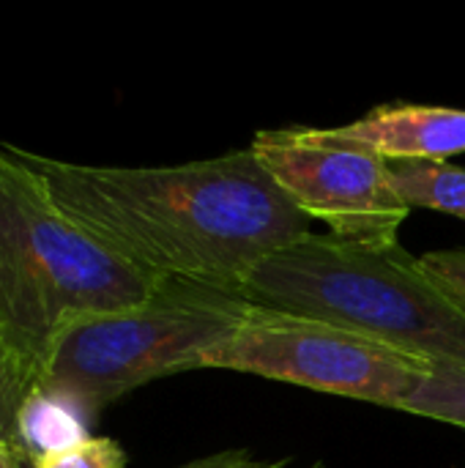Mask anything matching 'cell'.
<instances>
[{"label":"cell","mask_w":465,"mask_h":468,"mask_svg":"<svg viewBox=\"0 0 465 468\" xmlns=\"http://www.w3.org/2000/svg\"><path fill=\"white\" fill-rule=\"evenodd\" d=\"M55 206L129 263L241 293L271 252L310 233V219L252 148L173 167H107L11 145Z\"/></svg>","instance_id":"obj_1"},{"label":"cell","mask_w":465,"mask_h":468,"mask_svg":"<svg viewBox=\"0 0 465 468\" xmlns=\"http://www.w3.org/2000/svg\"><path fill=\"white\" fill-rule=\"evenodd\" d=\"M162 282L63 214L0 143V343L38 381L71 324L132 310Z\"/></svg>","instance_id":"obj_2"},{"label":"cell","mask_w":465,"mask_h":468,"mask_svg":"<svg viewBox=\"0 0 465 468\" xmlns=\"http://www.w3.org/2000/svg\"><path fill=\"white\" fill-rule=\"evenodd\" d=\"M249 302L343 324L386 346L465 370V310L408 250L307 233L255 266Z\"/></svg>","instance_id":"obj_3"},{"label":"cell","mask_w":465,"mask_h":468,"mask_svg":"<svg viewBox=\"0 0 465 468\" xmlns=\"http://www.w3.org/2000/svg\"><path fill=\"white\" fill-rule=\"evenodd\" d=\"M252 304L244 293L164 280L132 310L71 324L38 389L66 400L88 420L156 378L195 373V362L227 340Z\"/></svg>","instance_id":"obj_4"},{"label":"cell","mask_w":465,"mask_h":468,"mask_svg":"<svg viewBox=\"0 0 465 468\" xmlns=\"http://www.w3.org/2000/svg\"><path fill=\"white\" fill-rule=\"evenodd\" d=\"M433 362L343 324L252 304L244 324L195 370L247 373L323 395L400 411L430 378Z\"/></svg>","instance_id":"obj_5"},{"label":"cell","mask_w":465,"mask_h":468,"mask_svg":"<svg viewBox=\"0 0 465 468\" xmlns=\"http://www.w3.org/2000/svg\"><path fill=\"white\" fill-rule=\"evenodd\" d=\"M252 154L288 200L332 236L367 247H392L411 208L397 195L389 162L354 148L323 145L291 129H263Z\"/></svg>","instance_id":"obj_6"},{"label":"cell","mask_w":465,"mask_h":468,"mask_svg":"<svg viewBox=\"0 0 465 468\" xmlns=\"http://www.w3.org/2000/svg\"><path fill=\"white\" fill-rule=\"evenodd\" d=\"M304 137L381 156L384 162H447L465 154V110L436 104H381L345 126H299Z\"/></svg>","instance_id":"obj_7"},{"label":"cell","mask_w":465,"mask_h":468,"mask_svg":"<svg viewBox=\"0 0 465 468\" xmlns=\"http://www.w3.org/2000/svg\"><path fill=\"white\" fill-rule=\"evenodd\" d=\"M392 184L408 208H430L465 222V170L449 162H389Z\"/></svg>","instance_id":"obj_8"},{"label":"cell","mask_w":465,"mask_h":468,"mask_svg":"<svg viewBox=\"0 0 465 468\" xmlns=\"http://www.w3.org/2000/svg\"><path fill=\"white\" fill-rule=\"evenodd\" d=\"M85 417L71 409L66 400L36 389L30 395V400L22 409V420H19V444L22 452L27 455V461L71 447L85 436Z\"/></svg>","instance_id":"obj_9"},{"label":"cell","mask_w":465,"mask_h":468,"mask_svg":"<svg viewBox=\"0 0 465 468\" xmlns=\"http://www.w3.org/2000/svg\"><path fill=\"white\" fill-rule=\"evenodd\" d=\"M400 411L465 428V370L436 365L430 378L403 403Z\"/></svg>","instance_id":"obj_10"},{"label":"cell","mask_w":465,"mask_h":468,"mask_svg":"<svg viewBox=\"0 0 465 468\" xmlns=\"http://www.w3.org/2000/svg\"><path fill=\"white\" fill-rule=\"evenodd\" d=\"M38 389L36 373L0 343V444H19V420L30 395Z\"/></svg>","instance_id":"obj_11"},{"label":"cell","mask_w":465,"mask_h":468,"mask_svg":"<svg viewBox=\"0 0 465 468\" xmlns=\"http://www.w3.org/2000/svg\"><path fill=\"white\" fill-rule=\"evenodd\" d=\"M33 468H123L126 452L115 439L107 436H88L71 447L38 455L30 461Z\"/></svg>","instance_id":"obj_12"},{"label":"cell","mask_w":465,"mask_h":468,"mask_svg":"<svg viewBox=\"0 0 465 468\" xmlns=\"http://www.w3.org/2000/svg\"><path fill=\"white\" fill-rule=\"evenodd\" d=\"M422 271L465 310V250H433L419 258Z\"/></svg>","instance_id":"obj_13"},{"label":"cell","mask_w":465,"mask_h":468,"mask_svg":"<svg viewBox=\"0 0 465 468\" xmlns=\"http://www.w3.org/2000/svg\"><path fill=\"white\" fill-rule=\"evenodd\" d=\"M288 461H260L255 458L249 450H222V452H214V455H206V458H197V461H189V463H181L175 468H285Z\"/></svg>","instance_id":"obj_14"},{"label":"cell","mask_w":465,"mask_h":468,"mask_svg":"<svg viewBox=\"0 0 465 468\" xmlns=\"http://www.w3.org/2000/svg\"><path fill=\"white\" fill-rule=\"evenodd\" d=\"M22 461H27V455L11 444H0V468H19Z\"/></svg>","instance_id":"obj_15"},{"label":"cell","mask_w":465,"mask_h":468,"mask_svg":"<svg viewBox=\"0 0 465 468\" xmlns=\"http://www.w3.org/2000/svg\"><path fill=\"white\" fill-rule=\"evenodd\" d=\"M310 468H323V463H312V466Z\"/></svg>","instance_id":"obj_16"}]
</instances>
